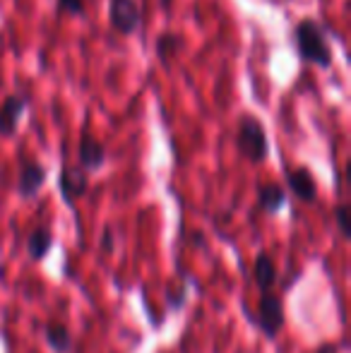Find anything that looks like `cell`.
<instances>
[{
    "label": "cell",
    "instance_id": "9c48e42d",
    "mask_svg": "<svg viewBox=\"0 0 351 353\" xmlns=\"http://www.w3.org/2000/svg\"><path fill=\"white\" fill-rule=\"evenodd\" d=\"M289 185L299 200H303V202L315 200V181L305 168H296V171L289 173Z\"/></svg>",
    "mask_w": 351,
    "mask_h": 353
},
{
    "label": "cell",
    "instance_id": "52a82bcc",
    "mask_svg": "<svg viewBox=\"0 0 351 353\" xmlns=\"http://www.w3.org/2000/svg\"><path fill=\"white\" fill-rule=\"evenodd\" d=\"M61 192L66 195L68 202H72L75 197H82L87 192V173L85 168H77V166H66L61 171Z\"/></svg>",
    "mask_w": 351,
    "mask_h": 353
},
{
    "label": "cell",
    "instance_id": "8992f818",
    "mask_svg": "<svg viewBox=\"0 0 351 353\" xmlns=\"http://www.w3.org/2000/svg\"><path fill=\"white\" fill-rule=\"evenodd\" d=\"M43 181H46V168H43L41 163H37V161L22 163V168H19V181H17L19 195L34 197L41 190Z\"/></svg>",
    "mask_w": 351,
    "mask_h": 353
},
{
    "label": "cell",
    "instance_id": "8fae6325",
    "mask_svg": "<svg viewBox=\"0 0 351 353\" xmlns=\"http://www.w3.org/2000/svg\"><path fill=\"white\" fill-rule=\"evenodd\" d=\"M181 39L176 37V34L166 32L161 34L159 39H157V58H159L164 65H169V58L174 56V53H178V48H181Z\"/></svg>",
    "mask_w": 351,
    "mask_h": 353
},
{
    "label": "cell",
    "instance_id": "d6986e66",
    "mask_svg": "<svg viewBox=\"0 0 351 353\" xmlns=\"http://www.w3.org/2000/svg\"><path fill=\"white\" fill-rule=\"evenodd\" d=\"M0 84H3V79H0Z\"/></svg>",
    "mask_w": 351,
    "mask_h": 353
},
{
    "label": "cell",
    "instance_id": "e0dca14e",
    "mask_svg": "<svg viewBox=\"0 0 351 353\" xmlns=\"http://www.w3.org/2000/svg\"><path fill=\"white\" fill-rule=\"evenodd\" d=\"M161 3V8H171V3H174V0H159Z\"/></svg>",
    "mask_w": 351,
    "mask_h": 353
},
{
    "label": "cell",
    "instance_id": "6da1fadb",
    "mask_svg": "<svg viewBox=\"0 0 351 353\" xmlns=\"http://www.w3.org/2000/svg\"><path fill=\"white\" fill-rule=\"evenodd\" d=\"M294 41L301 61L313 63V65L323 68V70H328L332 65V48L328 43V34H325L323 24H318L315 19H301L296 24Z\"/></svg>",
    "mask_w": 351,
    "mask_h": 353
},
{
    "label": "cell",
    "instance_id": "9a60e30c",
    "mask_svg": "<svg viewBox=\"0 0 351 353\" xmlns=\"http://www.w3.org/2000/svg\"><path fill=\"white\" fill-rule=\"evenodd\" d=\"M58 14H85V0H56Z\"/></svg>",
    "mask_w": 351,
    "mask_h": 353
},
{
    "label": "cell",
    "instance_id": "5bb4252c",
    "mask_svg": "<svg viewBox=\"0 0 351 353\" xmlns=\"http://www.w3.org/2000/svg\"><path fill=\"white\" fill-rule=\"evenodd\" d=\"M46 339L56 351H68V346H70V334H68V330L61 325H48Z\"/></svg>",
    "mask_w": 351,
    "mask_h": 353
},
{
    "label": "cell",
    "instance_id": "ac0fdd59",
    "mask_svg": "<svg viewBox=\"0 0 351 353\" xmlns=\"http://www.w3.org/2000/svg\"><path fill=\"white\" fill-rule=\"evenodd\" d=\"M323 353H330V349H325V351H323Z\"/></svg>",
    "mask_w": 351,
    "mask_h": 353
},
{
    "label": "cell",
    "instance_id": "2e32d148",
    "mask_svg": "<svg viewBox=\"0 0 351 353\" xmlns=\"http://www.w3.org/2000/svg\"><path fill=\"white\" fill-rule=\"evenodd\" d=\"M337 221H339V228H342L344 236H351V228H349V207L347 205H339Z\"/></svg>",
    "mask_w": 351,
    "mask_h": 353
},
{
    "label": "cell",
    "instance_id": "7c38bea8",
    "mask_svg": "<svg viewBox=\"0 0 351 353\" xmlns=\"http://www.w3.org/2000/svg\"><path fill=\"white\" fill-rule=\"evenodd\" d=\"M255 281L263 291H267L274 283V265L267 255H260L258 262H255Z\"/></svg>",
    "mask_w": 351,
    "mask_h": 353
},
{
    "label": "cell",
    "instance_id": "277c9868",
    "mask_svg": "<svg viewBox=\"0 0 351 353\" xmlns=\"http://www.w3.org/2000/svg\"><path fill=\"white\" fill-rule=\"evenodd\" d=\"M27 108V99L22 94H10L5 97V101L0 103V135H14L19 125V118L24 116Z\"/></svg>",
    "mask_w": 351,
    "mask_h": 353
},
{
    "label": "cell",
    "instance_id": "5b68a950",
    "mask_svg": "<svg viewBox=\"0 0 351 353\" xmlns=\"http://www.w3.org/2000/svg\"><path fill=\"white\" fill-rule=\"evenodd\" d=\"M260 325H263L265 334L267 336H274L277 332L281 330V325H284V310H281V303L279 298L274 296H263V301H260Z\"/></svg>",
    "mask_w": 351,
    "mask_h": 353
},
{
    "label": "cell",
    "instance_id": "7a4b0ae2",
    "mask_svg": "<svg viewBox=\"0 0 351 353\" xmlns=\"http://www.w3.org/2000/svg\"><path fill=\"white\" fill-rule=\"evenodd\" d=\"M236 144H239L241 154L250 161L260 163L267 159L270 154V144H267L265 128L258 118L253 116H243L239 121V130H236Z\"/></svg>",
    "mask_w": 351,
    "mask_h": 353
},
{
    "label": "cell",
    "instance_id": "30bf717a",
    "mask_svg": "<svg viewBox=\"0 0 351 353\" xmlns=\"http://www.w3.org/2000/svg\"><path fill=\"white\" fill-rule=\"evenodd\" d=\"M284 202H286V192L281 190L279 185H263L260 188V205L265 207L267 212H277V210H281L284 207Z\"/></svg>",
    "mask_w": 351,
    "mask_h": 353
},
{
    "label": "cell",
    "instance_id": "ba28073f",
    "mask_svg": "<svg viewBox=\"0 0 351 353\" xmlns=\"http://www.w3.org/2000/svg\"><path fill=\"white\" fill-rule=\"evenodd\" d=\"M77 157H80V163L82 168H87V171H94V168H99L103 163V159H106V152H103V144L97 140V137L92 135H82L80 140V149H77Z\"/></svg>",
    "mask_w": 351,
    "mask_h": 353
},
{
    "label": "cell",
    "instance_id": "4fadbf2b",
    "mask_svg": "<svg viewBox=\"0 0 351 353\" xmlns=\"http://www.w3.org/2000/svg\"><path fill=\"white\" fill-rule=\"evenodd\" d=\"M29 255L34 257V260H39V257H43L48 252V248H51V233L43 231V228H39V231H34L32 236H29Z\"/></svg>",
    "mask_w": 351,
    "mask_h": 353
},
{
    "label": "cell",
    "instance_id": "3957f363",
    "mask_svg": "<svg viewBox=\"0 0 351 353\" xmlns=\"http://www.w3.org/2000/svg\"><path fill=\"white\" fill-rule=\"evenodd\" d=\"M108 19H111L113 29L123 37H130L137 32L142 22L140 5L137 0H111L108 3Z\"/></svg>",
    "mask_w": 351,
    "mask_h": 353
}]
</instances>
